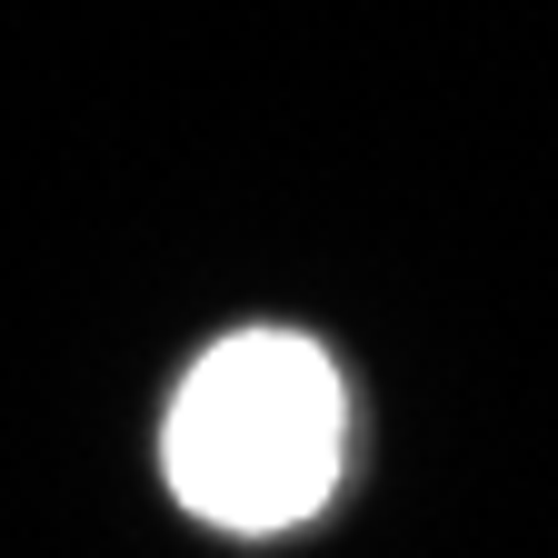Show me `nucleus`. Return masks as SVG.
Wrapping results in <instances>:
<instances>
[{"label":"nucleus","instance_id":"f257e3e1","mask_svg":"<svg viewBox=\"0 0 558 558\" xmlns=\"http://www.w3.org/2000/svg\"><path fill=\"white\" fill-rule=\"evenodd\" d=\"M339 469H349V379L300 329L209 339L160 418L170 499L240 538H279V529L319 519Z\"/></svg>","mask_w":558,"mask_h":558}]
</instances>
